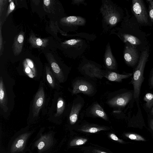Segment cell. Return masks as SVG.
Instances as JSON below:
<instances>
[{
    "mask_svg": "<svg viewBox=\"0 0 153 153\" xmlns=\"http://www.w3.org/2000/svg\"><path fill=\"white\" fill-rule=\"evenodd\" d=\"M44 3L45 5L48 6L50 3V0H44Z\"/></svg>",
    "mask_w": 153,
    "mask_h": 153,
    "instance_id": "cell-30",
    "label": "cell"
},
{
    "mask_svg": "<svg viewBox=\"0 0 153 153\" xmlns=\"http://www.w3.org/2000/svg\"><path fill=\"white\" fill-rule=\"evenodd\" d=\"M151 113L152 115H153V106L151 110Z\"/></svg>",
    "mask_w": 153,
    "mask_h": 153,
    "instance_id": "cell-34",
    "label": "cell"
},
{
    "mask_svg": "<svg viewBox=\"0 0 153 153\" xmlns=\"http://www.w3.org/2000/svg\"><path fill=\"white\" fill-rule=\"evenodd\" d=\"M46 76L47 81L50 86L54 88L56 85L55 80L51 70L48 68L46 69Z\"/></svg>",
    "mask_w": 153,
    "mask_h": 153,
    "instance_id": "cell-15",
    "label": "cell"
},
{
    "mask_svg": "<svg viewBox=\"0 0 153 153\" xmlns=\"http://www.w3.org/2000/svg\"><path fill=\"white\" fill-rule=\"evenodd\" d=\"M103 129L101 128L92 127L83 130L82 131L86 132L94 133Z\"/></svg>",
    "mask_w": 153,
    "mask_h": 153,
    "instance_id": "cell-20",
    "label": "cell"
},
{
    "mask_svg": "<svg viewBox=\"0 0 153 153\" xmlns=\"http://www.w3.org/2000/svg\"><path fill=\"white\" fill-rule=\"evenodd\" d=\"M132 75V73L124 74H120L114 72H111L105 76L110 81L119 82L122 81L123 79L130 77Z\"/></svg>",
    "mask_w": 153,
    "mask_h": 153,
    "instance_id": "cell-12",
    "label": "cell"
},
{
    "mask_svg": "<svg viewBox=\"0 0 153 153\" xmlns=\"http://www.w3.org/2000/svg\"><path fill=\"white\" fill-rule=\"evenodd\" d=\"M15 8V5L13 2H11L10 4V9L11 10H13Z\"/></svg>",
    "mask_w": 153,
    "mask_h": 153,
    "instance_id": "cell-29",
    "label": "cell"
},
{
    "mask_svg": "<svg viewBox=\"0 0 153 153\" xmlns=\"http://www.w3.org/2000/svg\"><path fill=\"white\" fill-rule=\"evenodd\" d=\"M45 143L44 142L41 141L40 142L38 146V148L39 149H42L44 146Z\"/></svg>",
    "mask_w": 153,
    "mask_h": 153,
    "instance_id": "cell-26",
    "label": "cell"
},
{
    "mask_svg": "<svg viewBox=\"0 0 153 153\" xmlns=\"http://www.w3.org/2000/svg\"><path fill=\"white\" fill-rule=\"evenodd\" d=\"M94 91L93 86L89 82L83 80H77L73 84L72 94L82 93L87 95L92 94Z\"/></svg>",
    "mask_w": 153,
    "mask_h": 153,
    "instance_id": "cell-6",
    "label": "cell"
},
{
    "mask_svg": "<svg viewBox=\"0 0 153 153\" xmlns=\"http://www.w3.org/2000/svg\"><path fill=\"white\" fill-rule=\"evenodd\" d=\"M132 96L133 94L131 92L123 93L110 100L108 101V103L112 107H124L131 100Z\"/></svg>",
    "mask_w": 153,
    "mask_h": 153,
    "instance_id": "cell-7",
    "label": "cell"
},
{
    "mask_svg": "<svg viewBox=\"0 0 153 153\" xmlns=\"http://www.w3.org/2000/svg\"><path fill=\"white\" fill-rule=\"evenodd\" d=\"M25 71L27 73H28L30 71V69L29 68L27 67Z\"/></svg>",
    "mask_w": 153,
    "mask_h": 153,
    "instance_id": "cell-32",
    "label": "cell"
},
{
    "mask_svg": "<svg viewBox=\"0 0 153 153\" xmlns=\"http://www.w3.org/2000/svg\"><path fill=\"white\" fill-rule=\"evenodd\" d=\"M18 41L20 43H22L24 40L23 36L21 34L19 35L18 38Z\"/></svg>",
    "mask_w": 153,
    "mask_h": 153,
    "instance_id": "cell-25",
    "label": "cell"
},
{
    "mask_svg": "<svg viewBox=\"0 0 153 153\" xmlns=\"http://www.w3.org/2000/svg\"><path fill=\"white\" fill-rule=\"evenodd\" d=\"M101 12L105 21L111 26L117 24L121 19L122 13L118 11L113 6L107 4H104L101 7Z\"/></svg>",
    "mask_w": 153,
    "mask_h": 153,
    "instance_id": "cell-4",
    "label": "cell"
},
{
    "mask_svg": "<svg viewBox=\"0 0 153 153\" xmlns=\"http://www.w3.org/2000/svg\"><path fill=\"white\" fill-rule=\"evenodd\" d=\"M143 100L146 102V106L150 109L153 106V94L147 93L144 96Z\"/></svg>",
    "mask_w": 153,
    "mask_h": 153,
    "instance_id": "cell-17",
    "label": "cell"
},
{
    "mask_svg": "<svg viewBox=\"0 0 153 153\" xmlns=\"http://www.w3.org/2000/svg\"><path fill=\"white\" fill-rule=\"evenodd\" d=\"M82 105L81 103H78L73 105L69 115V120L71 124H73L77 121Z\"/></svg>",
    "mask_w": 153,
    "mask_h": 153,
    "instance_id": "cell-14",
    "label": "cell"
},
{
    "mask_svg": "<svg viewBox=\"0 0 153 153\" xmlns=\"http://www.w3.org/2000/svg\"><path fill=\"white\" fill-rule=\"evenodd\" d=\"M148 4V12L152 25L153 24V0H146Z\"/></svg>",
    "mask_w": 153,
    "mask_h": 153,
    "instance_id": "cell-18",
    "label": "cell"
},
{
    "mask_svg": "<svg viewBox=\"0 0 153 153\" xmlns=\"http://www.w3.org/2000/svg\"><path fill=\"white\" fill-rule=\"evenodd\" d=\"M65 107V102L62 97H59L57 104V110L56 116H59L63 112Z\"/></svg>",
    "mask_w": 153,
    "mask_h": 153,
    "instance_id": "cell-16",
    "label": "cell"
},
{
    "mask_svg": "<svg viewBox=\"0 0 153 153\" xmlns=\"http://www.w3.org/2000/svg\"><path fill=\"white\" fill-rule=\"evenodd\" d=\"M90 113L94 116L101 117L106 120L107 119L106 114L98 103L93 105L91 108Z\"/></svg>",
    "mask_w": 153,
    "mask_h": 153,
    "instance_id": "cell-13",
    "label": "cell"
},
{
    "mask_svg": "<svg viewBox=\"0 0 153 153\" xmlns=\"http://www.w3.org/2000/svg\"><path fill=\"white\" fill-rule=\"evenodd\" d=\"M151 74L149 78V82L151 87L153 88V68L151 70Z\"/></svg>",
    "mask_w": 153,
    "mask_h": 153,
    "instance_id": "cell-22",
    "label": "cell"
},
{
    "mask_svg": "<svg viewBox=\"0 0 153 153\" xmlns=\"http://www.w3.org/2000/svg\"><path fill=\"white\" fill-rule=\"evenodd\" d=\"M29 65L31 68H33V64L31 62H30L29 63Z\"/></svg>",
    "mask_w": 153,
    "mask_h": 153,
    "instance_id": "cell-33",
    "label": "cell"
},
{
    "mask_svg": "<svg viewBox=\"0 0 153 153\" xmlns=\"http://www.w3.org/2000/svg\"><path fill=\"white\" fill-rule=\"evenodd\" d=\"M105 61L107 68L111 70L115 69L116 61L111 51L109 44H108L105 54Z\"/></svg>",
    "mask_w": 153,
    "mask_h": 153,
    "instance_id": "cell-10",
    "label": "cell"
},
{
    "mask_svg": "<svg viewBox=\"0 0 153 153\" xmlns=\"http://www.w3.org/2000/svg\"><path fill=\"white\" fill-rule=\"evenodd\" d=\"M140 54V51L128 43H126L123 52V57L126 64L133 67L138 62Z\"/></svg>",
    "mask_w": 153,
    "mask_h": 153,
    "instance_id": "cell-5",
    "label": "cell"
},
{
    "mask_svg": "<svg viewBox=\"0 0 153 153\" xmlns=\"http://www.w3.org/2000/svg\"><path fill=\"white\" fill-rule=\"evenodd\" d=\"M126 136L129 139L135 140H144L143 138L141 136L134 134H131L126 135Z\"/></svg>",
    "mask_w": 153,
    "mask_h": 153,
    "instance_id": "cell-21",
    "label": "cell"
},
{
    "mask_svg": "<svg viewBox=\"0 0 153 153\" xmlns=\"http://www.w3.org/2000/svg\"><path fill=\"white\" fill-rule=\"evenodd\" d=\"M100 153H106L104 152H100Z\"/></svg>",
    "mask_w": 153,
    "mask_h": 153,
    "instance_id": "cell-35",
    "label": "cell"
},
{
    "mask_svg": "<svg viewBox=\"0 0 153 153\" xmlns=\"http://www.w3.org/2000/svg\"><path fill=\"white\" fill-rule=\"evenodd\" d=\"M87 141L85 139L81 138L74 140L70 143L71 146L80 145L84 144Z\"/></svg>",
    "mask_w": 153,
    "mask_h": 153,
    "instance_id": "cell-19",
    "label": "cell"
},
{
    "mask_svg": "<svg viewBox=\"0 0 153 153\" xmlns=\"http://www.w3.org/2000/svg\"><path fill=\"white\" fill-rule=\"evenodd\" d=\"M150 45L140 54L137 65L134 72L131 82L133 87V96L134 98L139 97L142 84L144 80V72L146 63L148 61L150 53Z\"/></svg>",
    "mask_w": 153,
    "mask_h": 153,
    "instance_id": "cell-2",
    "label": "cell"
},
{
    "mask_svg": "<svg viewBox=\"0 0 153 153\" xmlns=\"http://www.w3.org/2000/svg\"><path fill=\"white\" fill-rule=\"evenodd\" d=\"M36 42L37 45L38 46H41L42 44V40L39 38H38L36 39Z\"/></svg>",
    "mask_w": 153,
    "mask_h": 153,
    "instance_id": "cell-28",
    "label": "cell"
},
{
    "mask_svg": "<svg viewBox=\"0 0 153 153\" xmlns=\"http://www.w3.org/2000/svg\"><path fill=\"white\" fill-rule=\"evenodd\" d=\"M83 0H74V3L77 4L78 3H82L83 2Z\"/></svg>",
    "mask_w": 153,
    "mask_h": 153,
    "instance_id": "cell-31",
    "label": "cell"
},
{
    "mask_svg": "<svg viewBox=\"0 0 153 153\" xmlns=\"http://www.w3.org/2000/svg\"><path fill=\"white\" fill-rule=\"evenodd\" d=\"M45 98L43 88L39 87L35 96L32 106V112L34 117L38 115L43 105Z\"/></svg>",
    "mask_w": 153,
    "mask_h": 153,
    "instance_id": "cell-8",
    "label": "cell"
},
{
    "mask_svg": "<svg viewBox=\"0 0 153 153\" xmlns=\"http://www.w3.org/2000/svg\"></svg>",
    "mask_w": 153,
    "mask_h": 153,
    "instance_id": "cell-36",
    "label": "cell"
},
{
    "mask_svg": "<svg viewBox=\"0 0 153 153\" xmlns=\"http://www.w3.org/2000/svg\"><path fill=\"white\" fill-rule=\"evenodd\" d=\"M24 142V141L22 139L19 140L16 144V146L17 148L21 147L22 146Z\"/></svg>",
    "mask_w": 153,
    "mask_h": 153,
    "instance_id": "cell-24",
    "label": "cell"
},
{
    "mask_svg": "<svg viewBox=\"0 0 153 153\" xmlns=\"http://www.w3.org/2000/svg\"><path fill=\"white\" fill-rule=\"evenodd\" d=\"M8 98L3 79L1 76L0 79V107L4 111L8 110L7 106Z\"/></svg>",
    "mask_w": 153,
    "mask_h": 153,
    "instance_id": "cell-9",
    "label": "cell"
},
{
    "mask_svg": "<svg viewBox=\"0 0 153 153\" xmlns=\"http://www.w3.org/2000/svg\"><path fill=\"white\" fill-rule=\"evenodd\" d=\"M77 41L75 39H72L66 41V43L70 45H73L77 42Z\"/></svg>",
    "mask_w": 153,
    "mask_h": 153,
    "instance_id": "cell-23",
    "label": "cell"
},
{
    "mask_svg": "<svg viewBox=\"0 0 153 153\" xmlns=\"http://www.w3.org/2000/svg\"><path fill=\"white\" fill-rule=\"evenodd\" d=\"M131 11L137 22L140 26H152L146 7L143 0H133Z\"/></svg>",
    "mask_w": 153,
    "mask_h": 153,
    "instance_id": "cell-3",
    "label": "cell"
},
{
    "mask_svg": "<svg viewBox=\"0 0 153 153\" xmlns=\"http://www.w3.org/2000/svg\"><path fill=\"white\" fill-rule=\"evenodd\" d=\"M110 137L111 139L114 140L116 141H119V139L116 136V135L114 134H111L110 135Z\"/></svg>",
    "mask_w": 153,
    "mask_h": 153,
    "instance_id": "cell-27",
    "label": "cell"
},
{
    "mask_svg": "<svg viewBox=\"0 0 153 153\" xmlns=\"http://www.w3.org/2000/svg\"><path fill=\"white\" fill-rule=\"evenodd\" d=\"M126 10V16L124 18L119 36L123 42L128 43L141 52L149 45L148 35L143 31L135 18Z\"/></svg>",
    "mask_w": 153,
    "mask_h": 153,
    "instance_id": "cell-1",
    "label": "cell"
},
{
    "mask_svg": "<svg viewBox=\"0 0 153 153\" xmlns=\"http://www.w3.org/2000/svg\"><path fill=\"white\" fill-rule=\"evenodd\" d=\"M64 22L68 25L74 26H82L84 25L86 21L83 18L79 16H68L64 19Z\"/></svg>",
    "mask_w": 153,
    "mask_h": 153,
    "instance_id": "cell-11",
    "label": "cell"
}]
</instances>
